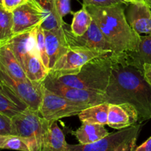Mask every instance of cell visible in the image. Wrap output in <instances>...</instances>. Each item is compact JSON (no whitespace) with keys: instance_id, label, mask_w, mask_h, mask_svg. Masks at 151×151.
<instances>
[{"instance_id":"1","label":"cell","mask_w":151,"mask_h":151,"mask_svg":"<svg viewBox=\"0 0 151 151\" xmlns=\"http://www.w3.org/2000/svg\"><path fill=\"white\" fill-rule=\"evenodd\" d=\"M104 94L107 103L134 106L139 123L151 119V86L141 69L127 62L125 52L114 66Z\"/></svg>"},{"instance_id":"2","label":"cell","mask_w":151,"mask_h":151,"mask_svg":"<svg viewBox=\"0 0 151 151\" xmlns=\"http://www.w3.org/2000/svg\"><path fill=\"white\" fill-rule=\"evenodd\" d=\"M125 4L86 6L105 38L116 48L118 53L135 51L140 42V35L132 29L127 20Z\"/></svg>"},{"instance_id":"3","label":"cell","mask_w":151,"mask_h":151,"mask_svg":"<svg viewBox=\"0 0 151 151\" xmlns=\"http://www.w3.org/2000/svg\"><path fill=\"white\" fill-rule=\"evenodd\" d=\"M120 55L121 53L109 52L99 56L86 63L76 75H66L55 79L69 86L105 93L114 66L118 62Z\"/></svg>"},{"instance_id":"4","label":"cell","mask_w":151,"mask_h":151,"mask_svg":"<svg viewBox=\"0 0 151 151\" xmlns=\"http://www.w3.org/2000/svg\"><path fill=\"white\" fill-rule=\"evenodd\" d=\"M50 123L41 116L39 111L27 108L12 117V134L23 138L30 151H41Z\"/></svg>"},{"instance_id":"5","label":"cell","mask_w":151,"mask_h":151,"mask_svg":"<svg viewBox=\"0 0 151 151\" xmlns=\"http://www.w3.org/2000/svg\"><path fill=\"white\" fill-rule=\"evenodd\" d=\"M88 107L89 106L58 95L44 86L39 113L44 119L54 122L62 118L78 115L80 112Z\"/></svg>"},{"instance_id":"6","label":"cell","mask_w":151,"mask_h":151,"mask_svg":"<svg viewBox=\"0 0 151 151\" xmlns=\"http://www.w3.org/2000/svg\"><path fill=\"white\" fill-rule=\"evenodd\" d=\"M111 52L85 48H70L49 71V76L58 78L69 75H76L86 63L95 58Z\"/></svg>"},{"instance_id":"7","label":"cell","mask_w":151,"mask_h":151,"mask_svg":"<svg viewBox=\"0 0 151 151\" xmlns=\"http://www.w3.org/2000/svg\"><path fill=\"white\" fill-rule=\"evenodd\" d=\"M0 81L8 87L13 94L29 109L39 111L43 97L44 85L42 83L20 81L10 76L0 67Z\"/></svg>"},{"instance_id":"8","label":"cell","mask_w":151,"mask_h":151,"mask_svg":"<svg viewBox=\"0 0 151 151\" xmlns=\"http://www.w3.org/2000/svg\"><path fill=\"white\" fill-rule=\"evenodd\" d=\"M43 85L46 88L58 95L86 106H91L106 102L104 93L69 86L61 83L49 75L43 81Z\"/></svg>"},{"instance_id":"9","label":"cell","mask_w":151,"mask_h":151,"mask_svg":"<svg viewBox=\"0 0 151 151\" xmlns=\"http://www.w3.org/2000/svg\"><path fill=\"white\" fill-rule=\"evenodd\" d=\"M63 29L70 48L91 49L118 53L116 48L105 38L94 20L88 30L81 36L73 35L70 30V26L66 23L63 25Z\"/></svg>"},{"instance_id":"10","label":"cell","mask_w":151,"mask_h":151,"mask_svg":"<svg viewBox=\"0 0 151 151\" xmlns=\"http://www.w3.org/2000/svg\"><path fill=\"white\" fill-rule=\"evenodd\" d=\"M12 13L14 35L33 30L44 22V12L38 0H26Z\"/></svg>"},{"instance_id":"11","label":"cell","mask_w":151,"mask_h":151,"mask_svg":"<svg viewBox=\"0 0 151 151\" xmlns=\"http://www.w3.org/2000/svg\"><path fill=\"white\" fill-rule=\"evenodd\" d=\"M141 128V123H138L116 132L110 133L95 142L86 145L68 144L66 151H113L122 143L134 137H138Z\"/></svg>"},{"instance_id":"12","label":"cell","mask_w":151,"mask_h":151,"mask_svg":"<svg viewBox=\"0 0 151 151\" xmlns=\"http://www.w3.org/2000/svg\"><path fill=\"white\" fill-rule=\"evenodd\" d=\"M137 109L128 103H109L107 125L111 128L122 130L138 124Z\"/></svg>"},{"instance_id":"13","label":"cell","mask_w":151,"mask_h":151,"mask_svg":"<svg viewBox=\"0 0 151 151\" xmlns=\"http://www.w3.org/2000/svg\"><path fill=\"white\" fill-rule=\"evenodd\" d=\"M44 37L46 49L50 60V71L56 62L70 50V47L65 35L63 26L58 29H44Z\"/></svg>"},{"instance_id":"14","label":"cell","mask_w":151,"mask_h":151,"mask_svg":"<svg viewBox=\"0 0 151 151\" xmlns=\"http://www.w3.org/2000/svg\"><path fill=\"white\" fill-rule=\"evenodd\" d=\"M125 15L130 26L137 34L151 35V9L146 3H131Z\"/></svg>"},{"instance_id":"15","label":"cell","mask_w":151,"mask_h":151,"mask_svg":"<svg viewBox=\"0 0 151 151\" xmlns=\"http://www.w3.org/2000/svg\"><path fill=\"white\" fill-rule=\"evenodd\" d=\"M6 44L12 50L22 66L28 53L38 54L35 40V29L14 35Z\"/></svg>"},{"instance_id":"16","label":"cell","mask_w":151,"mask_h":151,"mask_svg":"<svg viewBox=\"0 0 151 151\" xmlns=\"http://www.w3.org/2000/svg\"><path fill=\"white\" fill-rule=\"evenodd\" d=\"M22 68L27 78L33 83H42L49 74V69L37 53H28L24 60Z\"/></svg>"},{"instance_id":"17","label":"cell","mask_w":151,"mask_h":151,"mask_svg":"<svg viewBox=\"0 0 151 151\" xmlns=\"http://www.w3.org/2000/svg\"><path fill=\"white\" fill-rule=\"evenodd\" d=\"M27 108L8 87L0 81V113L12 118Z\"/></svg>"},{"instance_id":"18","label":"cell","mask_w":151,"mask_h":151,"mask_svg":"<svg viewBox=\"0 0 151 151\" xmlns=\"http://www.w3.org/2000/svg\"><path fill=\"white\" fill-rule=\"evenodd\" d=\"M0 67L16 79L28 80L23 68L7 44L0 46Z\"/></svg>"},{"instance_id":"19","label":"cell","mask_w":151,"mask_h":151,"mask_svg":"<svg viewBox=\"0 0 151 151\" xmlns=\"http://www.w3.org/2000/svg\"><path fill=\"white\" fill-rule=\"evenodd\" d=\"M125 55L128 63L142 71L143 65L151 64V35H140V42L137 50L127 52Z\"/></svg>"},{"instance_id":"20","label":"cell","mask_w":151,"mask_h":151,"mask_svg":"<svg viewBox=\"0 0 151 151\" xmlns=\"http://www.w3.org/2000/svg\"><path fill=\"white\" fill-rule=\"evenodd\" d=\"M72 134L75 136L80 144L86 145L102 139L110 133L105 128V125L82 123L81 126L78 130L73 131Z\"/></svg>"},{"instance_id":"21","label":"cell","mask_w":151,"mask_h":151,"mask_svg":"<svg viewBox=\"0 0 151 151\" xmlns=\"http://www.w3.org/2000/svg\"><path fill=\"white\" fill-rule=\"evenodd\" d=\"M58 121L51 122L47 131L41 151H66L68 143L66 142L63 131L57 123Z\"/></svg>"},{"instance_id":"22","label":"cell","mask_w":151,"mask_h":151,"mask_svg":"<svg viewBox=\"0 0 151 151\" xmlns=\"http://www.w3.org/2000/svg\"><path fill=\"white\" fill-rule=\"evenodd\" d=\"M109 107L107 102L89 106L80 112L78 116L82 123L106 125L108 123Z\"/></svg>"},{"instance_id":"23","label":"cell","mask_w":151,"mask_h":151,"mask_svg":"<svg viewBox=\"0 0 151 151\" xmlns=\"http://www.w3.org/2000/svg\"><path fill=\"white\" fill-rule=\"evenodd\" d=\"M73 19L70 26V30L73 35L81 36L88 29L93 22L91 14L86 7L83 4L82 8L77 12H73Z\"/></svg>"},{"instance_id":"24","label":"cell","mask_w":151,"mask_h":151,"mask_svg":"<svg viewBox=\"0 0 151 151\" xmlns=\"http://www.w3.org/2000/svg\"><path fill=\"white\" fill-rule=\"evenodd\" d=\"M13 27V13L0 4V46L5 44L14 35Z\"/></svg>"},{"instance_id":"25","label":"cell","mask_w":151,"mask_h":151,"mask_svg":"<svg viewBox=\"0 0 151 151\" xmlns=\"http://www.w3.org/2000/svg\"><path fill=\"white\" fill-rule=\"evenodd\" d=\"M0 149L30 151L27 143L23 138L13 134L0 135Z\"/></svg>"},{"instance_id":"26","label":"cell","mask_w":151,"mask_h":151,"mask_svg":"<svg viewBox=\"0 0 151 151\" xmlns=\"http://www.w3.org/2000/svg\"><path fill=\"white\" fill-rule=\"evenodd\" d=\"M35 40H36L37 50L38 52L40 58L41 59L46 67L49 69L50 60H49L48 55H47V49H46L44 29H43L41 25H39L35 28Z\"/></svg>"},{"instance_id":"27","label":"cell","mask_w":151,"mask_h":151,"mask_svg":"<svg viewBox=\"0 0 151 151\" xmlns=\"http://www.w3.org/2000/svg\"><path fill=\"white\" fill-rule=\"evenodd\" d=\"M117 4H125V0H83V4L85 6H96V7H106Z\"/></svg>"},{"instance_id":"28","label":"cell","mask_w":151,"mask_h":151,"mask_svg":"<svg viewBox=\"0 0 151 151\" xmlns=\"http://www.w3.org/2000/svg\"><path fill=\"white\" fill-rule=\"evenodd\" d=\"M71 1L72 0H55L56 10L62 19L69 13L72 14L73 13L71 8Z\"/></svg>"},{"instance_id":"29","label":"cell","mask_w":151,"mask_h":151,"mask_svg":"<svg viewBox=\"0 0 151 151\" xmlns=\"http://www.w3.org/2000/svg\"><path fill=\"white\" fill-rule=\"evenodd\" d=\"M12 134V118L0 113V135Z\"/></svg>"},{"instance_id":"30","label":"cell","mask_w":151,"mask_h":151,"mask_svg":"<svg viewBox=\"0 0 151 151\" xmlns=\"http://www.w3.org/2000/svg\"><path fill=\"white\" fill-rule=\"evenodd\" d=\"M137 138L138 137H134V138L131 139H128V141L119 145L113 151H134L136 147H137Z\"/></svg>"},{"instance_id":"31","label":"cell","mask_w":151,"mask_h":151,"mask_svg":"<svg viewBox=\"0 0 151 151\" xmlns=\"http://www.w3.org/2000/svg\"><path fill=\"white\" fill-rule=\"evenodd\" d=\"M25 1L26 0H2V5L7 10L13 12Z\"/></svg>"},{"instance_id":"32","label":"cell","mask_w":151,"mask_h":151,"mask_svg":"<svg viewBox=\"0 0 151 151\" xmlns=\"http://www.w3.org/2000/svg\"><path fill=\"white\" fill-rule=\"evenodd\" d=\"M142 71L145 78L147 81V83L151 86V64L143 65Z\"/></svg>"},{"instance_id":"33","label":"cell","mask_w":151,"mask_h":151,"mask_svg":"<svg viewBox=\"0 0 151 151\" xmlns=\"http://www.w3.org/2000/svg\"><path fill=\"white\" fill-rule=\"evenodd\" d=\"M134 151H151V137L141 145L136 147Z\"/></svg>"},{"instance_id":"34","label":"cell","mask_w":151,"mask_h":151,"mask_svg":"<svg viewBox=\"0 0 151 151\" xmlns=\"http://www.w3.org/2000/svg\"><path fill=\"white\" fill-rule=\"evenodd\" d=\"M125 2L127 3V4H131V3L137 2V1H142V0H125Z\"/></svg>"},{"instance_id":"35","label":"cell","mask_w":151,"mask_h":151,"mask_svg":"<svg viewBox=\"0 0 151 151\" xmlns=\"http://www.w3.org/2000/svg\"><path fill=\"white\" fill-rule=\"evenodd\" d=\"M49 1H50V0H38V1L39 2L40 4H45V3L48 2Z\"/></svg>"},{"instance_id":"36","label":"cell","mask_w":151,"mask_h":151,"mask_svg":"<svg viewBox=\"0 0 151 151\" xmlns=\"http://www.w3.org/2000/svg\"><path fill=\"white\" fill-rule=\"evenodd\" d=\"M142 1H144L145 3H146L149 7H151V0H142Z\"/></svg>"},{"instance_id":"37","label":"cell","mask_w":151,"mask_h":151,"mask_svg":"<svg viewBox=\"0 0 151 151\" xmlns=\"http://www.w3.org/2000/svg\"><path fill=\"white\" fill-rule=\"evenodd\" d=\"M0 4H2V0H0Z\"/></svg>"},{"instance_id":"38","label":"cell","mask_w":151,"mask_h":151,"mask_svg":"<svg viewBox=\"0 0 151 151\" xmlns=\"http://www.w3.org/2000/svg\"><path fill=\"white\" fill-rule=\"evenodd\" d=\"M150 9H151V7H150Z\"/></svg>"}]
</instances>
